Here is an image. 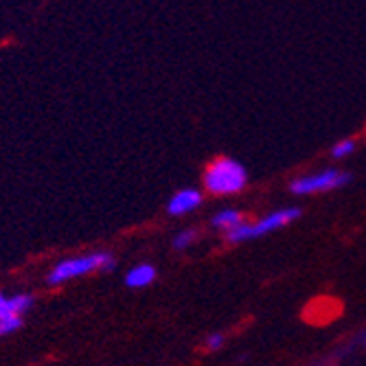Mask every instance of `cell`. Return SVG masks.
Wrapping results in <instances>:
<instances>
[{"instance_id":"2","label":"cell","mask_w":366,"mask_h":366,"mask_svg":"<svg viewBox=\"0 0 366 366\" xmlns=\"http://www.w3.org/2000/svg\"><path fill=\"white\" fill-rule=\"evenodd\" d=\"M246 184H248V172L235 158L219 156L204 172V189L213 195H235Z\"/></svg>"},{"instance_id":"9","label":"cell","mask_w":366,"mask_h":366,"mask_svg":"<svg viewBox=\"0 0 366 366\" xmlns=\"http://www.w3.org/2000/svg\"><path fill=\"white\" fill-rule=\"evenodd\" d=\"M195 239H197V230L184 228V230H180L178 235L174 237V248H176V250H184V248H189Z\"/></svg>"},{"instance_id":"7","label":"cell","mask_w":366,"mask_h":366,"mask_svg":"<svg viewBox=\"0 0 366 366\" xmlns=\"http://www.w3.org/2000/svg\"><path fill=\"white\" fill-rule=\"evenodd\" d=\"M242 222H246V219H244V213L237 211V209H224V211L215 213L213 219H211L213 228L224 230V232H228V230H232V228H237Z\"/></svg>"},{"instance_id":"4","label":"cell","mask_w":366,"mask_h":366,"mask_svg":"<svg viewBox=\"0 0 366 366\" xmlns=\"http://www.w3.org/2000/svg\"><path fill=\"white\" fill-rule=\"evenodd\" d=\"M351 182V176L342 169H322L316 174H307L292 180L290 189L296 195H312V193H325V191H334L342 189L345 184Z\"/></svg>"},{"instance_id":"12","label":"cell","mask_w":366,"mask_h":366,"mask_svg":"<svg viewBox=\"0 0 366 366\" xmlns=\"http://www.w3.org/2000/svg\"><path fill=\"white\" fill-rule=\"evenodd\" d=\"M224 342H226L224 334H211V336L204 340V347H207L209 351H219V349L224 347Z\"/></svg>"},{"instance_id":"10","label":"cell","mask_w":366,"mask_h":366,"mask_svg":"<svg viewBox=\"0 0 366 366\" xmlns=\"http://www.w3.org/2000/svg\"><path fill=\"white\" fill-rule=\"evenodd\" d=\"M355 152V141H351V139H345V141H338L334 147H331V156L334 158H347V156H351Z\"/></svg>"},{"instance_id":"6","label":"cell","mask_w":366,"mask_h":366,"mask_svg":"<svg viewBox=\"0 0 366 366\" xmlns=\"http://www.w3.org/2000/svg\"><path fill=\"white\" fill-rule=\"evenodd\" d=\"M156 279V268L152 263H139L134 265L127 274H125V285L132 287V290H141V287H147L152 285Z\"/></svg>"},{"instance_id":"11","label":"cell","mask_w":366,"mask_h":366,"mask_svg":"<svg viewBox=\"0 0 366 366\" xmlns=\"http://www.w3.org/2000/svg\"><path fill=\"white\" fill-rule=\"evenodd\" d=\"M22 327V316H9V318H0V336H9L14 331Z\"/></svg>"},{"instance_id":"3","label":"cell","mask_w":366,"mask_h":366,"mask_svg":"<svg viewBox=\"0 0 366 366\" xmlns=\"http://www.w3.org/2000/svg\"><path fill=\"white\" fill-rule=\"evenodd\" d=\"M301 217V209L296 207H287V209H279V211H272L265 217L257 219V222H242L237 228H232L228 232H224L226 239L230 244H244V242H250V239H257V237H263V235H270V232L287 226L290 222Z\"/></svg>"},{"instance_id":"8","label":"cell","mask_w":366,"mask_h":366,"mask_svg":"<svg viewBox=\"0 0 366 366\" xmlns=\"http://www.w3.org/2000/svg\"><path fill=\"white\" fill-rule=\"evenodd\" d=\"M9 305H11V312L16 316H22L24 312H29L33 307V296L31 294H16L9 298Z\"/></svg>"},{"instance_id":"5","label":"cell","mask_w":366,"mask_h":366,"mask_svg":"<svg viewBox=\"0 0 366 366\" xmlns=\"http://www.w3.org/2000/svg\"><path fill=\"white\" fill-rule=\"evenodd\" d=\"M199 204H202V191L187 187L172 195V199L167 202V211H169V215L180 217V215L193 213L195 209H199Z\"/></svg>"},{"instance_id":"1","label":"cell","mask_w":366,"mask_h":366,"mask_svg":"<svg viewBox=\"0 0 366 366\" xmlns=\"http://www.w3.org/2000/svg\"><path fill=\"white\" fill-rule=\"evenodd\" d=\"M117 268V261L110 252L97 250L88 252L81 257H71V259H61L57 265H53V270L49 272L46 281L49 285H61L69 283L71 279H77L81 274L90 272H112Z\"/></svg>"},{"instance_id":"13","label":"cell","mask_w":366,"mask_h":366,"mask_svg":"<svg viewBox=\"0 0 366 366\" xmlns=\"http://www.w3.org/2000/svg\"><path fill=\"white\" fill-rule=\"evenodd\" d=\"M9 316H16L11 312V305H9V298L0 292V318H9Z\"/></svg>"}]
</instances>
